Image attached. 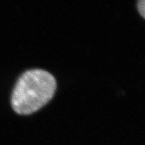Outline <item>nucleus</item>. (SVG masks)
<instances>
[{
	"label": "nucleus",
	"mask_w": 145,
	"mask_h": 145,
	"mask_svg": "<svg viewBox=\"0 0 145 145\" xmlns=\"http://www.w3.org/2000/svg\"><path fill=\"white\" fill-rule=\"evenodd\" d=\"M137 8L139 13L143 18L145 16V0H138L137 3Z\"/></svg>",
	"instance_id": "obj_2"
},
{
	"label": "nucleus",
	"mask_w": 145,
	"mask_h": 145,
	"mask_svg": "<svg viewBox=\"0 0 145 145\" xmlns=\"http://www.w3.org/2000/svg\"><path fill=\"white\" fill-rule=\"evenodd\" d=\"M57 88L55 79L42 69L27 71L16 83L12 106L16 113L28 115L44 106L52 98Z\"/></svg>",
	"instance_id": "obj_1"
}]
</instances>
